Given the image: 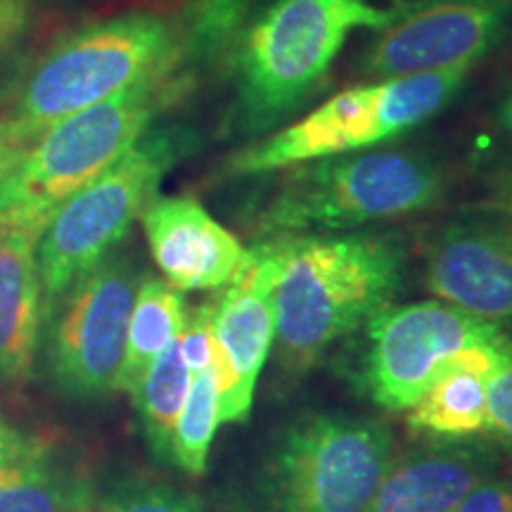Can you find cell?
I'll list each match as a JSON object with an SVG mask.
<instances>
[{"mask_svg": "<svg viewBox=\"0 0 512 512\" xmlns=\"http://www.w3.org/2000/svg\"><path fill=\"white\" fill-rule=\"evenodd\" d=\"M394 10L370 0H271L242 27L233 53V105L226 133L259 138L278 131L328 81L358 29L380 31Z\"/></svg>", "mask_w": 512, "mask_h": 512, "instance_id": "6da1fadb", "label": "cell"}, {"mask_svg": "<svg viewBox=\"0 0 512 512\" xmlns=\"http://www.w3.org/2000/svg\"><path fill=\"white\" fill-rule=\"evenodd\" d=\"M275 283V347L287 370H306L337 339L392 304L406 271L394 235H280Z\"/></svg>", "mask_w": 512, "mask_h": 512, "instance_id": "7a4b0ae2", "label": "cell"}, {"mask_svg": "<svg viewBox=\"0 0 512 512\" xmlns=\"http://www.w3.org/2000/svg\"><path fill=\"white\" fill-rule=\"evenodd\" d=\"M183 67L181 29L157 12L83 24L22 69L5 93L0 121L31 145L60 119Z\"/></svg>", "mask_w": 512, "mask_h": 512, "instance_id": "3957f363", "label": "cell"}, {"mask_svg": "<svg viewBox=\"0 0 512 512\" xmlns=\"http://www.w3.org/2000/svg\"><path fill=\"white\" fill-rule=\"evenodd\" d=\"M437 159L373 147L287 169L254 221L256 235H328L420 214L444 200Z\"/></svg>", "mask_w": 512, "mask_h": 512, "instance_id": "277c9868", "label": "cell"}, {"mask_svg": "<svg viewBox=\"0 0 512 512\" xmlns=\"http://www.w3.org/2000/svg\"><path fill=\"white\" fill-rule=\"evenodd\" d=\"M188 74L152 76L48 126L0 183V221L46 228L64 200L117 164L190 91Z\"/></svg>", "mask_w": 512, "mask_h": 512, "instance_id": "5b68a950", "label": "cell"}, {"mask_svg": "<svg viewBox=\"0 0 512 512\" xmlns=\"http://www.w3.org/2000/svg\"><path fill=\"white\" fill-rule=\"evenodd\" d=\"M470 69L368 81L332 95L278 131L238 147L219 166L223 178L264 176L316 159L373 150L437 117L463 93Z\"/></svg>", "mask_w": 512, "mask_h": 512, "instance_id": "8992f818", "label": "cell"}, {"mask_svg": "<svg viewBox=\"0 0 512 512\" xmlns=\"http://www.w3.org/2000/svg\"><path fill=\"white\" fill-rule=\"evenodd\" d=\"M200 145L190 126L150 128L117 164L55 209L36 245L43 309L112 254L164 178Z\"/></svg>", "mask_w": 512, "mask_h": 512, "instance_id": "52a82bcc", "label": "cell"}, {"mask_svg": "<svg viewBox=\"0 0 512 512\" xmlns=\"http://www.w3.org/2000/svg\"><path fill=\"white\" fill-rule=\"evenodd\" d=\"M394 460L384 422L306 413L275 437L256 475L252 512H363Z\"/></svg>", "mask_w": 512, "mask_h": 512, "instance_id": "ba28073f", "label": "cell"}, {"mask_svg": "<svg viewBox=\"0 0 512 512\" xmlns=\"http://www.w3.org/2000/svg\"><path fill=\"white\" fill-rule=\"evenodd\" d=\"M138 285L133 261L112 252L43 309L38 344L60 392L74 399L117 392Z\"/></svg>", "mask_w": 512, "mask_h": 512, "instance_id": "9c48e42d", "label": "cell"}, {"mask_svg": "<svg viewBox=\"0 0 512 512\" xmlns=\"http://www.w3.org/2000/svg\"><path fill=\"white\" fill-rule=\"evenodd\" d=\"M392 10L358 62L368 81L472 72L512 29V0H399Z\"/></svg>", "mask_w": 512, "mask_h": 512, "instance_id": "30bf717a", "label": "cell"}, {"mask_svg": "<svg viewBox=\"0 0 512 512\" xmlns=\"http://www.w3.org/2000/svg\"><path fill=\"white\" fill-rule=\"evenodd\" d=\"M501 337L494 325L439 299L384 306L368 320L363 380L370 399L387 411H408L458 351Z\"/></svg>", "mask_w": 512, "mask_h": 512, "instance_id": "8fae6325", "label": "cell"}, {"mask_svg": "<svg viewBox=\"0 0 512 512\" xmlns=\"http://www.w3.org/2000/svg\"><path fill=\"white\" fill-rule=\"evenodd\" d=\"M283 256L275 238L249 247L238 278L223 287L214 302V370L223 422H245L252 411L256 382L275 344V283Z\"/></svg>", "mask_w": 512, "mask_h": 512, "instance_id": "7c38bea8", "label": "cell"}, {"mask_svg": "<svg viewBox=\"0 0 512 512\" xmlns=\"http://www.w3.org/2000/svg\"><path fill=\"white\" fill-rule=\"evenodd\" d=\"M425 285L512 337V211L501 204L446 221L427 242Z\"/></svg>", "mask_w": 512, "mask_h": 512, "instance_id": "4fadbf2b", "label": "cell"}, {"mask_svg": "<svg viewBox=\"0 0 512 512\" xmlns=\"http://www.w3.org/2000/svg\"><path fill=\"white\" fill-rule=\"evenodd\" d=\"M152 259L178 292L223 290L249 249L190 195H155L140 214Z\"/></svg>", "mask_w": 512, "mask_h": 512, "instance_id": "5bb4252c", "label": "cell"}, {"mask_svg": "<svg viewBox=\"0 0 512 512\" xmlns=\"http://www.w3.org/2000/svg\"><path fill=\"white\" fill-rule=\"evenodd\" d=\"M498 467L501 453L489 439H434L396 456L363 512H453Z\"/></svg>", "mask_w": 512, "mask_h": 512, "instance_id": "9a60e30c", "label": "cell"}, {"mask_svg": "<svg viewBox=\"0 0 512 512\" xmlns=\"http://www.w3.org/2000/svg\"><path fill=\"white\" fill-rule=\"evenodd\" d=\"M41 230L0 221V380L34 377L43 323V285L36 245Z\"/></svg>", "mask_w": 512, "mask_h": 512, "instance_id": "2e32d148", "label": "cell"}, {"mask_svg": "<svg viewBox=\"0 0 512 512\" xmlns=\"http://www.w3.org/2000/svg\"><path fill=\"white\" fill-rule=\"evenodd\" d=\"M505 342L508 335L458 351L418 403L408 408V425L439 441L479 439L486 434V392Z\"/></svg>", "mask_w": 512, "mask_h": 512, "instance_id": "e0dca14e", "label": "cell"}, {"mask_svg": "<svg viewBox=\"0 0 512 512\" xmlns=\"http://www.w3.org/2000/svg\"><path fill=\"white\" fill-rule=\"evenodd\" d=\"M86 479L46 439L8 427L0 437V512H88Z\"/></svg>", "mask_w": 512, "mask_h": 512, "instance_id": "ac0fdd59", "label": "cell"}, {"mask_svg": "<svg viewBox=\"0 0 512 512\" xmlns=\"http://www.w3.org/2000/svg\"><path fill=\"white\" fill-rule=\"evenodd\" d=\"M188 320V304L183 292L164 278L143 275L128 318L126 351L117 377V392L131 394L150 363L181 337Z\"/></svg>", "mask_w": 512, "mask_h": 512, "instance_id": "d6986e66", "label": "cell"}, {"mask_svg": "<svg viewBox=\"0 0 512 512\" xmlns=\"http://www.w3.org/2000/svg\"><path fill=\"white\" fill-rule=\"evenodd\" d=\"M192 373L185 366L181 344L171 342L150 368L140 377L136 389H133V401H136L140 425H143L145 439L150 444L157 460L174 463V451H171V437L181 413L185 396H188Z\"/></svg>", "mask_w": 512, "mask_h": 512, "instance_id": "ffe728a7", "label": "cell"}, {"mask_svg": "<svg viewBox=\"0 0 512 512\" xmlns=\"http://www.w3.org/2000/svg\"><path fill=\"white\" fill-rule=\"evenodd\" d=\"M249 5L252 0H188L181 27L183 64L226 62L249 19Z\"/></svg>", "mask_w": 512, "mask_h": 512, "instance_id": "44dd1931", "label": "cell"}, {"mask_svg": "<svg viewBox=\"0 0 512 512\" xmlns=\"http://www.w3.org/2000/svg\"><path fill=\"white\" fill-rule=\"evenodd\" d=\"M219 425V387H216L214 370L207 368L192 375L188 396L178 413L174 437H171L174 465L192 477L204 475L211 441H214Z\"/></svg>", "mask_w": 512, "mask_h": 512, "instance_id": "7402d4cb", "label": "cell"}, {"mask_svg": "<svg viewBox=\"0 0 512 512\" xmlns=\"http://www.w3.org/2000/svg\"><path fill=\"white\" fill-rule=\"evenodd\" d=\"M98 512H200L190 501L166 486L150 482H121L105 494Z\"/></svg>", "mask_w": 512, "mask_h": 512, "instance_id": "603a6c76", "label": "cell"}, {"mask_svg": "<svg viewBox=\"0 0 512 512\" xmlns=\"http://www.w3.org/2000/svg\"><path fill=\"white\" fill-rule=\"evenodd\" d=\"M486 437L498 451L512 456V337L503 347V358L489 380L486 392Z\"/></svg>", "mask_w": 512, "mask_h": 512, "instance_id": "cb8c5ba5", "label": "cell"}, {"mask_svg": "<svg viewBox=\"0 0 512 512\" xmlns=\"http://www.w3.org/2000/svg\"><path fill=\"white\" fill-rule=\"evenodd\" d=\"M211 313H214V302H204L188 313L185 328L178 337L181 354L185 366L190 368L192 375L202 373L211 368L214 361V330H211Z\"/></svg>", "mask_w": 512, "mask_h": 512, "instance_id": "d4e9b609", "label": "cell"}, {"mask_svg": "<svg viewBox=\"0 0 512 512\" xmlns=\"http://www.w3.org/2000/svg\"><path fill=\"white\" fill-rule=\"evenodd\" d=\"M453 512H512V477H489L460 501Z\"/></svg>", "mask_w": 512, "mask_h": 512, "instance_id": "484cf974", "label": "cell"}, {"mask_svg": "<svg viewBox=\"0 0 512 512\" xmlns=\"http://www.w3.org/2000/svg\"><path fill=\"white\" fill-rule=\"evenodd\" d=\"M27 24V3L24 0H0V41L12 43Z\"/></svg>", "mask_w": 512, "mask_h": 512, "instance_id": "4316f807", "label": "cell"}, {"mask_svg": "<svg viewBox=\"0 0 512 512\" xmlns=\"http://www.w3.org/2000/svg\"><path fill=\"white\" fill-rule=\"evenodd\" d=\"M27 150L29 145L22 143L5 121H0V183L12 174V169L19 164V159Z\"/></svg>", "mask_w": 512, "mask_h": 512, "instance_id": "83f0119b", "label": "cell"}, {"mask_svg": "<svg viewBox=\"0 0 512 512\" xmlns=\"http://www.w3.org/2000/svg\"><path fill=\"white\" fill-rule=\"evenodd\" d=\"M496 121L498 126L503 128L508 136H512V86L505 91L503 100L498 102V110H496Z\"/></svg>", "mask_w": 512, "mask_h": 512, "instance_id": "f1b7e54d", "label": "cell"}, {"mask_svg": "<svg viewBox=\"0 0 512 512\" xmlns=\"http://www.w3.org/2000/svg\"><path fill=\"white\" fill-rule=\"evenodd\" d=\"M498 192H501L503 207H508L512 211V171L501 178V183H498Z\"/></svg>", "mask_w": 512, "mask_h": 512, "instance_id": "f546056e", "label": "cell"}, {"mask_svg": "<svg viewBox=\"0 0 512 512\" xmlns=\"http://www.w3.org/2000/svg\"><path fill=\"white\" fill-rule=\"evenodd\" d=\"M5 430H8V425H3V422H0V437H3Z\"/></svg>", "mask_w": 512, "mask_h": 512, "instance_id": "4dcf8cb0", "label": "cell"}, {"mask_svg": "<svg viewBox=\"0 0 512 512\" xmlns=\"http://www.w3.org/2000/svg\"><path fill=\"white\" fill-rule=\"evenodd\" d=\"M8 46H10V43H3V41H0V53H3V50L8 48Z\"/></svg>", "mask_w": 512, "mask_h": 512, "instance_id": "1f68e13d", "label": "cell"}]
</instances>
